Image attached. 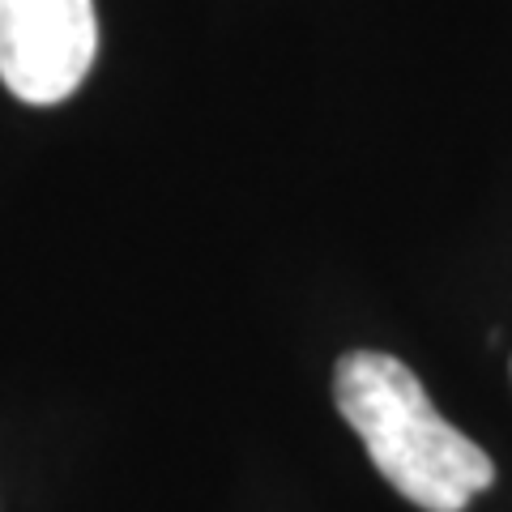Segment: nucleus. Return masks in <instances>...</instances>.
<instances>
[{"mask_svg": "<svg viewBox=\"0 0 512 512\" xmlns=\"http://www.w3.org/2000/svg\"><path fill=\"white\" fill-rule=\"evenodd\" d=\"M99 56L94 0H0V82L30 107L64 103Z\"/></svg>", "mask_w": 512, "mask_h": 512, "instance_id": "2", "label": "nucleus"}, {"mask_svg": "<svg viewBox=\"0 0 512 512\" xmlns=\"http://www.w3.org/2000/svg\"><path fill=\"white\" fill-rule=\"evenodd\" d=\"M333 402L355 427L372 466L423 512H466L495 483L491 457L431 406L423 380L402 359L350 350L333 372Z\"/></svg>", "mask_w": 512, "mask_h": 512, "instance_id": "1", "label": "nucleus"}]
</instances>
